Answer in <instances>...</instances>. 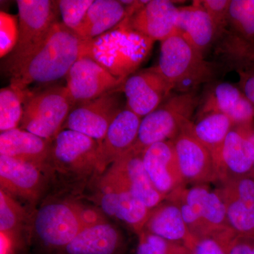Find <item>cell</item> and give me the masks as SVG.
Wrapping results in <instances>:
<instances>
[{
  "label": "cell",
  "instance_id": "1",
  "mask_svg": "<svg viewBox=\"0 0 254 254\" xmlns=\"http://www.w3.org/2000/svg\"><path fill=\"white\" fill-rule=\"evenodd\" d=\"M90 40L58 21L36 49L9 73L10 86L26 92L31 83H50L66 77L73 64L81 57H88Z\"/></svg>",
  "mask_w": 254,
  "mask_h": 254
},
{
  "label": "cell",
  "instance_id": "2",
  "mask_svg": "<svg viewBox=\"0 0 254 254\" xmlns=\"http://www.w3.org/2000/svg\"><path fill=\"white\" fill-rule=\"evenodd\" d=\"M158 68L160 73L180 93L195 91L201 83L215 76L213 64L176 31L161 42Z\"/></svg>",
  "mask_w": 254,
  "mask_h": 254
},
{
  "label": "cell",
  "instance_id": "3",
  "mask_svg": "<svg viewBox=\"0 0 254 254\" xmlns=\"http://www.w3.org/2000/svg\"><path fill=\"white\" fill-rule=\"evenodd\" d=\"M101 214L71 201H52L38 209L33 231L43 245L56 252L67 245Z\"/></svg>",
  "mask_w": 254,
  "mask_h": 254
},
{
  "label": "cell",
  "instance_id": "4",
  "mask_svg": "<svg viewBox=\"0 0 254 254\" xmlns=\"http://www.w3.org/2000/svg\"><path fill=\"white\" fill-rule=\"evenodd\" d=\"M153 43L123 21L116 27L91 39L88 57L117 77L126 78L144 58Z\"/></svg>",
  "mask_w": 254,
  "mask_h": 254
},
{
  "label": "cell",
  "instance_id": "5",
  "mask_svg": "<svg viewBox=\"0 0 254 254\" xmlns=\"http://www.w3.org/2000/svg\"><path fill=\"white\" fill-rule=\"evenodd\" d=\"M200 100L195 91L170 95L141 119L138 138L131 149L142 153L155 143L173 141L190 122Z\"/></svg>",
  "mask_w": 254,
  "mask_h": 254
},
{
  "label": "cell",
  "instance_id": "6",
  "mask_svg": "<svg viewBox=\"0 0 254 254\" xmlns=\"http://www.w3.org/2000/svg\"><path fill=\"white\" fill-rule=\"evenodd\" d=\"M20 128L48 140L63 130L76 105L66 86L50 87L33 94H26Z\"/></svg>",
  "mask_w": 254,
  "mask_h": 254
},
{
  "label": "cell",
  "instance_id": "7",
  "mask_svg": "<svg viewBox=\"0 0 254 254\" xmlns=\"http://www.w3.org/2000/svg\"><path fill=\"white\" fill-rule=\"evenodd\" d=\"M18 38L17 44L6 61V72L14 71L43 41L58 22V1L18 0Z\"/></svg>",
  "mask_w": 254,
  "mask_h": 254
},
{
  "label": "cell",
  "instance_id": "8",
  "mask_svg": "<svg viewBox=\"0 0 254 254\" xmlns=\"http://www.w3.org/2000/svg\"><path fill=\"white\" fill-rule=\"evenodd\" d=\"M100 143L79 132L64 129L52 142L50 165L60 173L83 176L96 172Z\"/></svg>",
  "mask_w": 254,
  "mask_h": 254
},
{
  "label": "cell",
  "instance_id": "9",
  "mask_svg": "<svg viewBox=\"0 0 254 254\" xmlns=\"http://www.w3.org/2000/svg\"><path fill=\"white\" fill-rule=\"evenodd\" d=\"M122 87L95 98L78 103L68 115L63 130L79 132L96 140L100 145L108 128L124 106Z\"/></svg>",
  "mask_w": 254,
  "mask_h": 254
},
{
  "label": "cell",
  "instance_id": "10",
  "mask_svg": "<svg viewBox=\"0 0 254 254\" xmlns=\"http://www.w3.org/2000/svg\"><path fill=\"white\" fill-rule=\"evenodd\" d=\"M101 180L130 192L150 210L166 198L155 188L145 171L142 153L133 149L113 164Z\"/></svg>",
  "mask_w": 254,
  "mask_h": 254
},
{
  "label": "cell",
  "instance_id": "11",
  "mask_svg": "<svg viewBox=\"0 0 254 254\" xmlns=\"http://www.w3.org/2000/svg\"><path fill=\"white\" fill-rule=\"evenodd\" d=\"M173 91L157 66L132 73L122 86L127 108L141 118L156 109Z\"/></svg>",
  "mask_w": 254,
  "mask_h": 254
},
{
  "label": "cell",
  "instance_id": "12",
  "mask_svg": "<svg viewBox=\"0 0 254 254\" xmlns=\"http://www.w3.org/2000/svg\"><path fill=\"white\" fill-rule=\"evenodd\" d=\"M126 78L114 76L90 57L83 56L68 71L66 87L76 105L119 89Z\"/></svg>",
  "mask_w": 254,
  "mask_h": 254
},
{
  "label": "cell",
  "instance_id": "13",
  "mask_svg": "<svg viewBox=\"0 0 254 254\" xmlns=\"http://www.w3.org/2000/svg\"><path fill=\"white\" fill-rule=\"evenodd\" d=\"M180 7L169 0L138 1L134 9L128 7L124 21L128 28L152 42H162L177 31Z\"/></svg>",
  "mask_w": 254,
  "mask_h": 254
},
{
  "label": "cell",
  "instance_id": "14",
  "mask_svg": "<svg viewBox=\"0 0 254 254\" xmlns=\"http://www.w3.org/2000/svg\"><path fill=\"white\" fill-rule=\"evenodd\" d=\"M190 122L173 140L174 148L185 184L205 185L219 181L213 156L206 148L192 135Z\"/></svg>",
  "mask_w": 254,
  "mask_h": 254
},
{
  "label": "cell",
  "instance_id": "15",
  "mask_svg": "<svg viewBox=\"0 0 254 254\" xmlns=\"http://www.w3.org/2000/svg\"><path fill=\"white\" fill-rule=\"evenodd\" d=\"M197 117L210 113L227 115L234 127L254 125V108L240 87L229 82L211 85L200 98Z\"/></svg>",
  "mask_w": 254,
  "mask_h": 254
},
{
  "label": "cell",
  "instance_id": "16",
  "mask_svg": "<svg viewBox=\"0 0 254 254\" xmlns=\"http://www.w3.org/2000/svg\"><path fill=\"white\" fill-rule=\"evenodd\" d=\"M141 119L127 107L113 120L100 145L97 173H103L133 148Z\"/></svg>",
  "mask_w": 254,
  "mask_h": 254
},
{
  "label": "cell",
  "instance_id": "17",
  "mask_svg": "<svg viewBox=\"0 0 254 254\" xmlns=\"http://www.w3.org/2000/svg\"><path fill=\"white\" fill-rule=\"evenodd\" d=\"M143 165L155 188L168 196L185 187L173 141L155 143L142 152Z\"/></svg>",
  "mask_w": 254,
  "mask_h": 254
},
{
  "label": "cell",
  "instance_id": "18",
  "mask_svg": "<svg viewBox=\"0 0 254 254\" xmlns=\"http://www.w3.org/2000/svg\"><path fill=\"white\" fill-rule=\"evenodd\" d=\"M98 203L107 215L125 222L136 233L143 231L150 209L130 192L100 180Z\"/></svg>",
  "mask_w": 254,
  "mask_h": 254
},
{
  "label": "cell",
  "instance_id": "19",
  "mask_svg": "<svg viewBox=\"0 0 254 254\" xmlns=\"http://www.w3.org/2000/svg\"><path fill=\"white\" fill-rule=\"evenodd\" d=\"M219 181L223 182L252 176L254 170L253 148L243 127H234L222 145L217 163Z\"/></svg>",
  "mask_w": 254,
  "mask_h": 254
},
{
  "label": "cell",
  "instance_id": "20",
  "mask_svg": "<svg viewBox=\"0 0 254 254\" xmlns=\"http://www.w3.org/2000/svg\"><path fill=\"white\" fill-rule=\"evenodd\" d=\"M43 171L28 162L0 155L1 190L12 197L36 200L43 190Z\"/></svg>",
  "mask_w": 254,
  "mask_h": 254
},
{
  "label": "cell",
  "instance_id": "21",
  "mask_svg": "<svg viewBox=\"0 0 254 254\" xmlns=\"http://www.w3.org/2000/svg\"><path fill=\"white\" fill-rule=\"evenodd\" d=\"M123 245L120 230L102 217L54 254H119Z\"/></svg>",
  "mask_w": 254,
  "mask_h": 254
},
{
  "label": "cell",
  "instance_id": "22",
  "mask_svg": "<svg viewBox=\"0 0 254 254\" xmlns=\"http://www.w3.org/2000/svg\"><path fill=\"white\" fill-rule=\"evenodd\" d=\"M52 142L18 127L0 133V155L28 162L44 170L50 165Z\"/></svg>",
  "mask_w": 254,
  "mask_h": 254
},
{
  "label": "cell",
  "instance_id": "23",
  "mask_svg": "<svg viewBox=\"0 0 254 254\" xmlns=\"http://www.w3.org/2000/svg\"><path fill=\"white\" fill-rule=\"evenodd\" d=\"M165 200L150 210L143 230L170 242L182 244L190 251L196 238L187 226L178 205Z\"/></svg>",
  "mask_w": 254,
  "mask_h": 254
},
{
  "label": "cell",
  "instance_id": "24",
  "mask_svg": "<svg viewBox=\"0 0 254 254\" xmlns=\"http://www.w3.org/2000/svg\"><path fill=\"white\" fill-rule=\"evenodd\" d=\"M177 31L203 55L218 38L215 23L199 1H193L190 6L180 7Z\"/></svg>",
  "mask_w": 254,
  "mask_h": 254
},
{
  "label": "cell",
  "instance_id": "25",
  "mask_svg": "<svg viewBox=\"0 0 254 254\" xmlns=\"http://www.w3.org/2000/svg\"><path fill=\"white\" fill-rule=\"evenodd\" d=\"M128 14L121 1L94 0L76 33L86 39H94L118 26Z\"/></svg>",
  "mask_w": 254,
  "mask_h": 254
},
{
  "label": "cell",
  "instance_id": "26",
  "mask_svg": "<svg viewBox=\"0 0 254 254\" xmlns=\"http://www.w3.org/2000/svg\"><path fill=\"white\" fill-rule=\"evenodd\" d=\"M180 193L210 230L229 227L226 206L216 190L205 185H197L190 189L182 187Z\"/></svg>",
  "mask_w": 254,
  "mask_h": 254
},
{
  "label": "cell",
  "instance_id": "27",
  "mask_svg": "<svg viewBox=\"0 0 254 254\" xmlns=\"http://www.w3.org/2000/svg\"><path fill=\"white\" fill-rule=\"evenodd\" d=\"M233 127L230 118L220 113L205 114L190 123L192 135L210 152L216 168L222 145Z\"/></svg>",
  "mask_w": 254,
  "mask_h": 254
},
{
  "label": "cell",
  "instance_id": "28",
  "mask_svg": "<svg viewBox=\"0 0 254 254\" xmlns=\"http://www.w3.org/2000/svg\"><path fill=\"white\" fill-rule=\"evenodd\" d=\"M227 28L229 38L254 42V0H230Z\"/></svg>",
  "mask_w": 254,
  "mask_h": 254
},
{
  "label": "cell",
  "instance_id": "29",
  "mask_svg": "<svg viewBox=\"0 0 254 254\" xmlns=\"http://www.w3.org/2000/svg\"><path fill=\"white\" fill-rule=\"evenodd\" d=\"M226 206L229 227L237 235H254V204L221 193L216 190Z\"/></svg>",
  "mask_w": 254,
  "mask_h": 254
},
{
  "label": "cell",
  "instance_id": "30",
  "mask_svg": "<svg viewBox=\"0 0 254 254\" xmlns=\"http://www.w3.org/2000/svg\"><path fill=\"white\" fill-rule=\"evenodd\" d=\"M25 93L11 86L0 91V131H8L20 126L23 115Z\"/></svg>",
  "mask_w": 254,
  "mask_h": 254
},
{
  "label": "cell",
  "instance_id": "31",
  "mask_svg": "<svg viewBox=\"0 0 254 254\" xmlns=\"http://www.w3.org/2000/svg\"><path fill=\"white\" fill-rule=\"evenodd\" d=\"M26 214L14 197L0 190V232L14 240L25 221Z\"/></svg>",
  "mask_w": 254,
  "mask_h": 254
},
{
  "label": "cell",
  "instance_id": "32",
  "mask_svg": "<svg viewBox=\"0 0 254 254\" xmlns=\"http://www.w3.org/2000/svg\"><path fill=\"white\" fill-rule=\"evenodd\" d=\"M238 236L230 227L214 229L196 239L190 252L191 254H227L229 246Z\"/></svg>",
  "mask_w": 254,
  "mask_h": 254
},
{
  "label": "cell",
  "instance_id": "33",
  "mask_svg": "<svg viewBox=\"0 0 254 254\" xmlns=\"http://www.w3.org/2000/svg\"><path fill=\"white\" fill-rule=\"evenodd\" d=\"M136 254H191L182 244L170 242L143 230L138 234Z\"/></svg>",
  "mask_w": 254,
  "mask_h": 254
},
{
  "label": "cell",
  "instance_id": "34",
  "mask_svg": "<svg viewBox=\"0 0 254 254\" xmlns=\"http://www.w3.org/2000/svg\"><path fill=\"white\" fill-rule=\"evenodd\" d=\"M94 0H59L58 9L62 22L76 33Z\"/></svg>",
  "mask_w": 254,
  "mask_h": 254
},
{
  "label": "cell",
  "instance_id": "35",
  "mask_svg": "<svg viewBox=\"0 0 254 254\" xmlns=\"http://www.w3.org/2000/svg\"><path fill=\"white\" fill-rule=\"evenodd\" d=\"M224 52L237 68L254 64V42L239 41L227 38L224 42Z\"/></svg>",
  "mask_w": 254,
  "mask_h": 254
},
{
  "label": "cell",
  "instance_id": "36",
  "mask_svg": "<svg viewBox=\"0 0 254 254\" xmlns=\"http://www.w3.org/2000/svg\"><path fill=\"white\" fill-rule=\"evenodd\" d=\"M18 24L16 16L4 11L0 12V56L4 58L14 50L17 44Z\"/></svg>",
  "mask_w": 254,
  "mask_h": 254
},
{
  "label": "cell",
  "instance_id": "37",
  "mask_svg": "<svg viewBox=\"0 0 254 254\" xmlns=\"http://www.w3.org/2000/svg\"><path fill=\"white\" fill-rule=\"evenodd\" d=\"M221 193L254 204V177H240L222 183L218 190Z\"/></svg>",
  "mask_w": 254,
  "mask_h": 254
},
{
  "label": "cell",
  "instance_id": "38",
  "mask_svg": "<svg viewBox=\"0 0 254 254\" xmlns=\"http://www.w3.org/2000/svg\"><path fill=\"white\" fill-rule=\"evenodd\" d=\"M199 3L215 23L218 37L222 36L227 28L230 0H202Z\"/></svg>",
  "mask_w": 254,
  "mask_h": 254
},
{
  "label": "cell",
  "instance_id": "39",
  "mask_svg": "<svg viewBox=\"0 0 254 254\" xmlns=\"http://www.w3.org/2000/svg\"><path fill=\"white\" fill-rule=\"evenodd\" d=\"M238 72V86L254 108V64L237 68Z\"/></svg>",
  "mask_w": 254,
  "mask_h": 254
},
{
  "label": "cell",
  "instance_id": "40",
  "mask_svg": "<svg viewBox=\"0 0 254 254\" xmlns=\"http://www.w3.org/2000/svg\"><path fill=\"white\" fill-rule=\"evenodd\" d=\"M227 254H254V235H238L229 246Z\"/></svg>",
  "mask_w": 254,
  "mask_h": 254
},
{
  "label": "cell",
  "instance_id": "41",
  "mask_svg": "<svg viewBox=\"0 0 254 254\" xmlns=\"http://www.w3.org/2000/svg\"><path fill=\"white\" fill-rule=\"evenodd\" d=\"M14 240L12 237L0 232V254H9L12 248Z\"/></svg>",
  "mask_w": 254,
  "mask_h": 254
},
{
  "label": "cell",
  "instance_id": "42",
  "mask_svg": "<svg viewBox=\"0 0 254 254\" xmlns=\"http://www.w3.org/2000/svg\"><path fill=\"white\" fill-rule=\"evenodd\" d=\"M245 128L246 135H247V138L250 141L251 145H252V148H253L254 156V125L249 127H243ZM253 177H254V170L253 173Z\"/></svg>",
  "mask_w": 254,
  "mask_h": 254
}]
</instances>
